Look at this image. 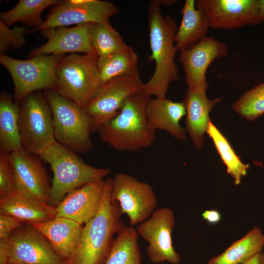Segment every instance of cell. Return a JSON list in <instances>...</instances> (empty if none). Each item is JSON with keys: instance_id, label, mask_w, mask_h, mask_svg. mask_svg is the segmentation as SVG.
I'll return each mask as SVG.
<instances>
[{"instance_id": "cell-1", "label": "cell", "mask_w": 264, "mask_h": 264, "mask_svg": "<svg viewBox=\"0 0 264 264\" xmlns=\"http://www.w3.org/2000/svg\"><path fill=\"white\" fill-rule=\"evenodd\" d=\"M158 0H152L148 11V26L151 54L148 60L155 63L154 72L140 91L146 96L162 99L166 97L170 84L179 80V69L175 57L177 49L175 36L177 30L176 21L169 15H162Z\"/></svg>"}, {"instance_id": "cell-2", "label": "cell", "mask_w": 264, "mask_h": 264, "mask_svg": "<svg viewBox=\"0 0 264 264\" xmlns=\"http://www.w3.org/2000/svg\"><path fill=\"white\" fill-rule=\"evenodd\" d=\"M112 178L105 180L96 215L82 227L75 253L68 264H104L115 238L126 226L119 203L111 200Z\"/></svg>"}, {"instance_id": "cell-3", "label": "cell", "mask_w": 264, "mask_h": 264, "mask_svg": "<svg viewBox=\"0 0 264 264\" xmlns=\"http://www.w3.org/2000/svg\"><path fill=\"white\" fill-rule=\"evenodd\" d=\"M150 98L141 91L127 97L118 114L97 130L100 139L118 152H136L150 147L156 131L146 116Z\"/></svg>"}, {"instance_id": "cell-4", "label": "cell", "mask_w": 264, "mask_h": 264, "mask_svg": "<svg viewBox=\"0 0 264 264\" xmlns=\"http://www.w3.org/2000/svg\"><path fill=\"white\" fill-rule=\"evenodd\" d=\"M53 174L48 203L55 207L70 192L89 183L103 179L110 169L88 165L76 153L55 141L39 156Z\"/></svg>"}, {"instance_id": "cell-5", "label": "cell", "mask_w": 264, "mask_h": 264, "mask_svg": "<svg viewBox=\"0 0 264 264\" xmlns=\"http://www.w3.org/2000/svg\"><path fill=\"white\" fill-rule=\"evenodd\" d=\"M44 94L52 112L55 141L75 153L91 151V122L84 108L55 89Z\"/></svg>"}, {"instance_id": "cell-6", "label": "cell", "mask_w": 264, "mask_h": 264, "mask_svg": "<svg viewBox=\"0 0 264 264\" xmlns=\"http://www.w3.org/2000/svg\"><path fill=\"white\" fill-rule=\"evenodd\" d=\"M98 58L97 54L64 55L56 66L55 90L85 107L100 86Z\"/></svg>"}, {"instance_id": "cell-7", "label": "cell", "mask_w": 264, "mask_h": 264, "mask_svg": "<svg viewBox=\"0 0 264 264\" xmlns=\"http://www.w3.org/2000/svg\"><path fill=\"white\" fill-rule=\"evenodd\" d=\"M65 55L41 54L27 60L0 55V63L8 71L14 84V99L18 104L40 90L55 89L56 66Z\"/></svg>"}, {"instance_id": "cell-8", "label": "cell", "mask_w": 264, "mask_h": 264, "mask_svg": "<svg viewBox=\"0 0 264 264\" xmlns=\"http://www.w3.org/2000/svg\"><path fill=\"white\" fill-rule=\"evenodd\" d=\"M19 130L23 150L40 156L55 141L51 110L44 93L33 92L19 104Z\"/></svg>"}, {"instance_id": "cell-9", "label": "cell", "mask_w": 264, "mask_h": 264, "mask_svg": "<svg viewBox=\"0 0 264 264\" xmlns=\"http://www.w3.org/2000/svg\"><path fill=\"white\" fill-rule=\"evenodd\" d=\"M139 74L118 76L100 86L84 107L91 122L92 132L115 117L130 95L140 91Z\"/></svg>"}, {"instance_id": "cell-10", "label": "cell", "mask_w": 264, "mask_h": 264, "mask_svg": "<svg viewBox=\"0 0 264 264\" xmlns=\"http://www.w3.org/2000/svg\"><path fill=\"white\" fill-rule=\"evenodd\" d=\"M110 198L119 203L122 214L127 215L133 227L147 220L157 205V197L150 184L124 173L112 178Z\"/></svg>"}, {"instance_id": "cell-11", "label": "cell", "mask_w": 264, "mask_h": 264, "mask_svg": "<svg viewBox=\"0 0 264 264\" xmlns=\"http://www.w3.org/2000/svg\"><path fill=\"white\" fill-rule=\"evenodd\" d=\"M119 12L118 7L107 0H62L52 7L40 25L31 30L32 32L73 24L103 22L109 21L110 18Z\"/></svg>"}, {"instance_id": "cell-12", "label": "cell", "mask_w": 264, "mask_h": 264, "mask_svg": "<svg viewBox=\"0 0 264 264\" xmlns=\"http://www.w3.org/2000/svg\"><path fill=\"white\" fill-rule=\"evenodd\" d=\"M175 225V216L172 209L163 207L155 209L151 216L138 224L136 230L147 242V253L154 264L165 261L178 264L180 256L173 245L172 234Z\"/></svg>"}, {"instance_id": "cell-13", "label": "cell", "mask_w": 264, "mask_h": 264, "mask_svg": "<svg viewBox=\"0 0 264 264\" xmlns=\"http://www.w3.org/2000/svg\"><path fill=\"white\" fill-rule=\"evenodd\" d=\"M196 7L205 13L213 29L233 30L264 22L259 0H198Z\"/></svg>"}, {"instance_id": "cell-14", "label": "cell", "mask_w": 264, "mask_h": 264, "mask_svg": "<svg viewBox=\"0 0 264 264\" xmlns=\"http://www.w3.org/2000/svg\"><path fill=\"white\" fill-rule=\"evenodd\" d=\"M227 46L213 37H205L188 49L179 51V59L185 75L188 89L206 92L209 85L206 72L216 59L225 57Z\"/></svg>"}, {"instance_id": "cell-15", "label": "cell", "mask_w": 264, "mask_h": 264, "mask_svg": "<svg viewBox=\"0 0 264 264\" xmlns=\"http://www.w3.org/2000/svg\"><path fill=\"white\" fill-rule=\"evenodd\" d=\"M8 240L11 248L10 264H67L32 225L23 224L11 234Z\"/></svg>"}, {"instance_id": "cell-16", "label": "cell", "mask_w": 264, "mask_h": 264, "mask_svg": "<svg viewBox=\"0 0 264 264\" xmlns=\"http://www.w3.org/2000/svg\"><path fill=\"white\" fill-rule=\"evenodd\" d=\"M9 154L15 174L14 191L48 203L51 183L38 155L23 149Z\"/></svg>"}, {"instance_id": "cell-17", "label": "cell", "mask_w": 264, "mask_h": 264, "mask_svg": "<svg viewBox=\"0 0 264 264\" xmlns=\"http://www.w3.org/2000/svg\"><path fill=\"white\" fill-rule=\"evenodd\" d=\"M93 23H85L71 27H59L41 30V35L47 42L33 49L29 57L41 54L65 55L66 53L97 54L90 38Z\"/></svg>"}, {"instance_id": "cell-18", "label": "cell", "mask_w": 264, "mask_h": 264, "mask_svg": "<svg viewBox=\"0 0 264 264\" xmlns=\"http://www.w3.org/2000/svg\"><path fill=\"white\" fill-rule=\"evenodd\" d=\"M105 185V180L100 179L70 192L55 207L56 217L86 223L99 210Z\"/></svg>"}, {"instance_id": "cell-19", "label": "cell", "mask_w": 264, "mask_h": 264, "mask_svg": "<svg viewBox=\"0 0 264 264\" xmlns=\"http://www.w3.org/2000/svg\"><path fill=\"white\" fill-rule=\"evenodd\" d=\"M32 225L43 234L56 253L68 264L76 249L82 225L66 218L56 217Z\"/></svg>"}, {"instance_id": "cell-20", "label": "cell", "mask_w": 264, "mask_h": 264, "mask_svg": "<svg viewBox=\"0 0 264 264\" xmlns=\"http://www.w3.org/2000/svg\"><path fill=\"white\" fill-rule=\"evenodd\" d=\"M145 112L148 122L153 130H163L177 140H186V129L180 125V121L186 113L183 102H175L166 97H150Z\"/></svg>"}, {"instance_id": "cell-21", "label": "cell", "mask_w": 264, "mask_h": 264, "mask_svg": "<svg viewBox=\"0 0 264 264\" xmlns=\"http://www.w3.org/2000/svg\"><path fill=\"white\" fill-rule=\"evenodd\" d=\"M0 214L13 216L30 225L56 217L54 207L16 191L0 198Z\"/></svg>"}, {"instance_id": "cell-22", "label": "cell", "mask_w": 264, "mask_h": 264, "mask_svg": "<svg viewBox=\"0 0 264 264\" xmlns=\"http://www.w3.org/2000/svg\"><path fill=\"white\" fill-rule=\"evenodd\" d=\"M220 101L219 98L209 99L206 92L188 89L183 100L186 108V131L195 147L201 149L204 143V134L210 120L209 113L214 106Z\"/></svg>"}, {"instance_id": "cell-23", "label": "cell", "mask_w": 264, "mask_h": 264, "mask_svg": "<svg viewBox=\"0 0 264 264\" xmlns=\"http://www.w3.org/2000/svg\"><path fill=\"white\" fill-rule=\"evenodd\" d=\"M182 19L175 36L177 50L188 49L206 37L209 20L201 10L196 7V0H186L181 10Z\"/></svg>"}, {"instance_id": "cell-24", "label": "cell", "mask_w": 264, "mask_h": 264, "mask_svg": "<svg viewBox=\"0 0 264 264\" xmlns=\"http://www.w3.org/2000/svg\"><path fill=\"white\" fill-rule=\"evenodd\" d=\"M19 104L5 92L0 95V153L22 149L19 130Z\"/></svg>"}, {"instance_id": "cell-25", "label": "cell", "mask_w": 264, "mask_h": 264, "mask_svg": "<svg viewBox=\"0 0 264 264\" xmlns=\"http://www.w3.org/2000/svg\"><path fill=\"white\" fill-rule=\"evenodd\" d=\"M264 247V234L255 226L223 252L211 258L207 264H241L262 251Z\"/></svg>"}, {"instance_id": "cell-26", "label": "cell", "mask_w": 264, "mask_h": 264, "mask_svg": "<svg viewBox=\"0 0 264 264\" xmlns=\"http://www.w3.org/2000/svg\"><path fill=\"white\" fill-rule=\"evenodd\" d=\"M60 0H20L12 9L0 14V22L10 27L20 22L35 28L44 22L41 15L50 6L59 4Z\"/></svg>"}, {"instance_id": "cell-27", "label": "cell", "mask_w": 264, "mask_h": 264, "mask_svg": "<svg viewBox=\"0 0 264 264\" xmlns=\"http://www.w3.org/2000/svg\"><path fill=\"white\" fill-rule=\"evenodd\" d=\"M137 53L131 46L103 57H98V68L100 86L115 77L138 73Z\"/></svg>"}, {"instance_id": "cell-28", "label": "cell", "mask_w": 264, "mask_h": 264, "mask_svg": "<svg viewBox=\"0 0 264 264\" xmlns=\"http://www.w3.org/2000/svg\"><path fill=\"white\" fill-rule=\"evenodd\" d=\"M138 237L134 227L126 226L116 236L104 264H142Z\"/></svg>"}, {"instance_id": "cell-29", "label": "cell", "mask_w": 264, "mask_h": 264, "mask_svg": "<svg viewBox=\"0 0 264 264\" xmlns=\"http://www.w3.org/2000/svg\"><path fill=\"white\" fill-rule=\"evenodd\" d=\"M206 132L212 138L223 163L226 167V172L234 180L235 185H239L242 178L247 174L249 168L248 164H244L236 154L230 144L211 121Z\"/></svg>"}, {"instance_id": "cell-30", "label": "cell", "mask_w": 264, "mask_h": 264, "mask_svg": "<svg viewBox=\"0 0 264 264\" xmlns=\"http://www.w3.org/2000/svg\"><path fill=\"white\" fill-rule=\"evenodd\" d=\"M90 38L92 45L98 57L113 54L129 46L109 21L94 23Z\"/></svg>"}, {"instance_id": "cell-31", "label": "cell", "mask_w": 264, "mask_h": 264, "mask_svg": "<svg viewBox=\"0 0 264 264\" xmlns=\"http://www.w3.org/2000/svg\"><path fill=\"white\" fill-rule=\"evenodd\" d=\"M232 107L250 121L264 114V82L244 92Z\"/></svg>"}, {"instance_id": "cell-32", "label": "cell", "mask_w": 264, "mask_h": 264, "mask_svg": "<svg viewBox=\"0 0 264 264\" xmlns=\"http://www.w3.org/2000/svg\"><path fill=\"white\" fill-rule=\"evenodd\" d=\"M31 32L25 26H15L10 28L0 22V54L5 52L12 48H20L25 44V34Z\"/></svg>"}, {"instance_id": "cell-33", "label": "cell", "mask_w": 264, "mask_h": 264, "mask_svg": "<svg viewBox=\"0 0 264 264\" xmlns=\"http://www.w3.org/2000/svg\"><path fill=\"white\" fill-rule=\"evenodd\" d=\"M15 190V174L10 154L0 153V198Z\"/></svg>"}, {"instance_id": "cell-34", "label": "cell", "mask_w": 264, "mask_h": 264, "mask_svg": "<svg viewBox=\"0 0 264 264\" xmlns=\"http://www.w3.org/2000/svg\"><path fill=\"white\" fill-rule=\"evenodd\" d=\"M23 224L22 220L13 216L0 214V239H8L15 230Z\"/></svg>"}, {"instance_id": "cell-35", "label": "cell", "mask_w": 264, "mask_h": 264, "mask_svg": "<svg viewBox=\"0 0 264 264\" xmlns=\"http://www.w3.org/2000/svg\"><path fill=\"white\" fill-rule=\"evenodd\" d=\"M11 248L8 239H0V264H10Z\"/></svg>"}, {"instance_id": "cell-36", "label": "cell", "mask_w": 264, "mask_h": 264, "mask_svg": "<svg viewBox=\"0 0 264 264\" xmlns=\"http://www.w3.org/2000/svg\"><path fill=\"white\" fill-rule=\"evenodd\" d=\"M202 217L208 222L212 224L218 223L221 219L220 214L216 210H206L202 214Z\"/></svg>"}, {"instance_id": "cell-37", "label": "cell", "mask_w": 264, "mask_h": 264, "mask_svg": "<svg viewBox=\"0 0 264 264\" xmlns=\"http://www.w3.org/2000/svg\"><path fill=\"white\" fill-rule=\"evenodd\" d=\"M241 264H264V252L256 254Z\"/></svg>"}, {"instance_id": "cell-38", "label": "cell", "mask_w": 264, "mask_h": 264, "mask_svg": "<svg viewBox=\"0 0 264 264\" xmlns=\"http://www.w3.org/2000/svg\"><path fill=\"white\" fill-rule=\"evenodd\" d=\"M259 10L261 16L264 21V0H259Z\"/></svg>"}, {"instance_id": "cell-39", "label": "cell", "mask_w": 264, "mask_h": 264, "mask_svg": "<svg viewBox=\"0 0 264 264\" xmlns=\"http://www.w3.org/2000/svg\"><path fill=\"white\" fill-rule=\"evenodd\" d=\"M175 1V0H165L164 1L163 0H159L160 4L164 3L165 4H171L174 3Z\"/></svg>"}, {"instance_id": "cell-40", "label": "cell", "mask_w": 264, "mask_h": 264, "mask_svg": "<svg viewBox=\"0 0 264 264\" xmlns=\"http://www.w3.org/2000/svg\"><path fill=\"white\" fill-rule=\"evenodd\" d=\"M24 264V263H17V264Z\"/></svg>"}]
</instances>
